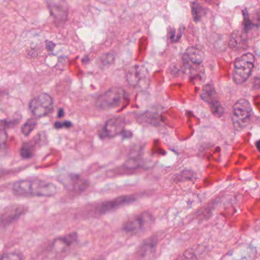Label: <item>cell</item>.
<instances>
[{"label":"cell","mask_w":260,"mask_h":260,"mask_svg":"<svg viewBox=\"0 0 260 260\" xmlns=\"http://www.w3.org/2000/svg\"><path fill=\"white\" fill-rule=\"evenodd\" d=\"M157 242V238L155 236L146 239L145 241H144L143 244L140 246L138 255L145 257L148 255V253H151L153 249H155Z\"/></svg>","instance_id":"15"},{"label":"cell","mask_w":260,"mask_h":260,"mask_svg":"<svg viewBox=\"0 0 260 260\" xmlns=\"http://www.w3.org/2000/svg\"><path fill=\"white\" fill-rule=\"evenodd\" d=\"M72 125H73V124L69 121H64L63 122L57 121L54 124V127L57 129L64 128V127H67H67H71Z\"/></svg>","instance_id":"25"},{"label":"cell","mask_w":260,"mask_h":260,"mask_svg":"<svg viewBox=\"0 0 260 260\" xmlns=\"http://www.w3.org/2000/svg\"><path fill=\"white\" fill-rule=\"evenodd\" d=\"M137 198L132 195H123V196L118 197L111 201H106L101 204L98 207V211L101 214L109 212V211H114V210L117 209L124 205H130L135 202Z\"/></svg>","instance_id":"10"},{"label":"cell","mask_w":260,"mask_h":260,"mask_svg":"<svg viewBox=\"0 0 260 260\" xmlns=\"http://www.w3.org/2000/svg\"><path fill=\"white\" fill-rule=\"evenodd\" d=\"M38 121L35 118H29L23 126H22V133L25 136H29L36 127Z\"/></svg>","instance_id":"18"},{"label":"cell","mask_w":260,"mask_h":260,"mask_svg":"<svg viewBox=\"0 0 260 260\" xmlns=\"http://www.w3.org/2000/svg\"><path fill=\"white\" fill-rule=\"evenodd\" d=\"M29 108L35 117H45L52 112L54 99L49 94H41L31 101Z\"/></svg>","instance_id":"6"},{"label":"cell","mask_w":260,"mask_h":260,"mask_svg":"<svg viewBox=\"0 0 260 260\" xmlns=\"http://www.w3.org/2000/svg\"><path fill=\"white\" fill-rule=\"evenodd\" d=\"M230 46L233 49L239 50L246 48V35L239 31H234L230 37Z\"/></svg>","instance_id":"13"},{"label":"cell","mask_w":260,"mask_h":260,"mask_svg":"<svg viewBox=\"0 0 260 260\" xmlns=\"http://www.w3.org/2000/svg\"><path fill=\"white\" fill-rule=\"evenodd\" d=\"M14 194L22 196L51 197L58 192L54 183L43 179H25L13 184Z\"/></svg>","instance_id":"1"},{"label":"cell","mask_w":260,"mask_h":260,"mask_svg":"<svg viewBox=\"0 0 260 260\" xmlns=\"http://www.w3.org/2000/svg\"><path fill=\"white\" fill-rule=\"evenodd\" d=\"M154 217L151 213L143 212L127 221L123 226V230L129 234H139L150 228L154 224Z\"/></svg>","instance_id":"4"},{"label":"cell","mask_w":260,"mask_h":260,"mask_svg":"<svg viewBox=\"0 0 260 260\" xmlns=\"http://www.w3.org/2000/svg\"><path fill=\"white\" fill-rule=\"evenodd\" d=\"M188 61H191L195 65H199L205 60V53L202 49L197 47H190L186 53Z\"/></svg>","instance_id":"12"},{"label":"cell","mask_w":260,"mask_h":260,"mask_svg":"<svg viewBox=\"0 0 260 260\" xmlns=\"http://www.w3.org/2000/svg\"><path fill=\"white\" fill-rule=\"evenodd\" d=\"M243 19H244V29L245 32H248L251 29L253 28V24L249 19V14H248L247 10H244L243 11Z\"/></svg>","instance_id":"22"},{"label":"cell","mask_w":260,"mask_h":260,"mask_svg":"<svg viewBox=\"0 0 260 260\" xmlns=\"http://www.w3.org/2000/svg\"><path fill=\"white\" fill-rule=\"evenodd\" d=\"M64 111L63 108H61V109L58 111V117H64Z\"/></svg>","instance_id":"26"},{"label":"cell","mask_w":260,"mask_h":260,"mask_svg":"<svg viewBox=\"0 0 260 260\" xmlns=\"http://www.w3.org/2000/svg\"><path fill=\"white\" fill-rule=\"evenodd\" d=\"M255 61V56L251 53H246L236 59L233 70V79L236 84H243L249 79L253 70Z\"/></svg>","instance_id":"2"},{"label":"cell","mask_w":260,"mask_h":260,"mask_svg":"<svg viewBox=\"0 0 260 260\" xmlns=\"http://www.w3.org/2000/svg\"><path fill=\"white\" fill-rule=\"evenodd\" d=\"M252 114V107L249 101L245 98L238 100L233 105L231 117L235 129L240 131L247 127L250 124Z\"/></svg>","instance_id":"3"},{"label":"cell","mask_w":260,"mask_h":260,"mask_svg":"<svg viewBox=\"0 0 260 260\" xmlns=\"http://www.w3.org/2000/svg\"><path fill=\"white\" fill-rule=\"evenodd\" d=\"M27 208L24 205H14L7 207L0 217V224L7 227L17 221L26 212Z\"/></svg>","instance_id":"9"},{"label":"cell","mask_w":260,"mask_h":260,"mask_svg":"<svg viewBox=\"0 0 260 260\" xmlns=\"http://www.w3.org/2000/svg\"><path fill=\"white\" fill-rule=\"evenodd\" d=\"M23 257L20 254L16 252H11V253H5L1 256V259H22Z\"/></svg>","instance_id":"24"},{"label":"cell","mask_w":260,"mask_h":260,"mask_svg":"<svg viewBox=\"0 0 260 260\" xmlns=\"http://www.w3.org/2000/svg\"><path fill=\"white\" fill-rule=\"evenodd\" d=\"M58 181L70 192H81L88 186L87 181L76 174L61 175L58 177Z\"/></svg>","instance_id":"8"},{"label":"cell","mask_w":260,"mask_h":260,"mask_svg":"<svg viewBox=\"0 0 260 260\" xmlns=\"http://www.w3.org/2000/svg\"><path fill=\"white\" fill-rule=\"evenodd\" d=\"M127 80L131 86L136 87L142 80V73L138 67H134L127 74Z\"/></svg>","instance_id":"16"},{"label":"cell","mask_w":260,"mask_h":260,"mask_svg":"<svg viewBox=\"0 0 260 260\" xmlns=\"http://www.w3.org/2000/svg\"><path fill=\"white\" fill-rule=\"evenodd\" d=\"M8 141V134L6 130L0 131V149H4L7 146Z\"/></svg>","instance_id":"23"},{"label":"cell","mask_w":260,"mask_h":260,"mask_svg":"<svg viewBox=\"0 0 260 260\" xmlns=\"http://www.w3.org/2000/svg\"><path fill=\"white\" fill-rule=\"evenodd\" d=\"M125 92L120 88H111L100 95L96 105L100 109L108 110L117 108L122 103Z\"/></svg>","instance_id":"5"},{"label":"cell","mask_w":260,"mask_h":260,"mask_svg":"<svg viewBox=\"0 0 260 260\" xmlns=\"http://www.w3.org/2000/svg\"><path fill=\"white\" fill-rule=\"evenodd\" d=\"M19 119L10 121V120H1L0 119V131L6 130L7 128L15 127L19 123Z\"/></svg>","instance_id":"21"},{"label":"cell","mask_w":260,"mask_h":260,"mask_svg":"<svg viewBox=\"0 0 260 260\" xmlns=\"http://www.w3.org/2000/svg\"><path fill=\"white\" fill-rule=\"evenodd\" d=\"M209 106L213 114L217 117H221L224 114V108H223L221 102H219L218 99L215 100L214 102L210 103Z\"/></svg>","instance_id":"20"},{"label":"cell","mask_w":260,"mask_h":260,"mask_svg":"<svg viewBox=\"0 0 260 260\" xmlns=\"http://www.w3.org/2000/svg\"><path fill=\"white\" fill-rule=\"evenodd\" d=\"M48 8L57 26L64 25L68 18V6L65 0H48Z\"/></svg>","instance_id":"7"},{"label":"cell","mask_w":260,"mask_h":260,"mask_svg":"<svg viewBox=\"0 0 260 260\" xmlns=\"http://www.w3.org/2000/svg\"><path fill=\"white\" fill-rule=\"evenodd\" d=\"M124 120L123 117H112L106 121L102 130V135L108 138H114L120 135L124 130Z\"/></svg>","instance_id":"11"},{"label":"cell","mask_w":260,"mask_h":260,"mask_svg":"<svg viewBox=\"0 0 260 260\" xmlns=\"http://www.w3.org/2000/svg\"><path fill=\"white\" fill-rule=\"evenodd\" d=\"M191 9H192V17L194 21L199 22L206 14V10L202 6L196 2L191 3Z\"/></svg>","instance_id":"17"},{"label":"cell","mask_w":260,"mask_h":260,"mask_svg":"<svg viewBox=\"0 0 260 260\" xmlns=\"http://www.w3.org/2000/svg\"><path fill=\"white\" fill-rule=\"evenodd\" d=\"M6 173H7V171H5V170H0V178L2 177Z\"/></svg>","instance_id":"27"},{"label":"cell","mask_w":260,"mask_h":260,"mask_svg":"<svg viewBox=\"0 0 260 260\" xmlns=\"http://www.w3.org/2000/svg\"><path fill=\"white\" fill-rule=\"evenodd\" d=\"M35 152V147L32 145V142L25 143L20 150V154L25 159H29L32 157Z\"/></svg>","instance_id":"19"},{"label":"cell","mask_w":260,"mask_h":260,"mask_svg":"<svg viewBox=\"0 0 260 260\" xmlns=\"http://www.w3.org/2000/svg\"><path fill=\"white\" fill-rule=\"evenodd\" d=\"M200 97L203 100L204 102H207L208 105L217 100V92H216L213 85L207 84L204 86L202 92L200 94Z\"/></svg>","instance_id":"14"}]
</instances>
